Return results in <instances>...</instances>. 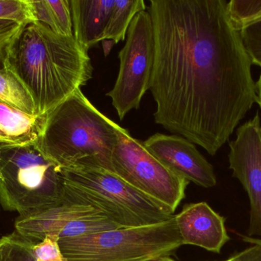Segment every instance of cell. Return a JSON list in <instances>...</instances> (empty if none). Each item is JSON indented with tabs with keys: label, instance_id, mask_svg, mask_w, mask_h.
I'll use <instances>...</instances> for the list:
<instances>
[{
	"label": "cell",
	"instance_id": "1",
	"mask_svg": "<svg viewBox=\"0 0 261 261\" xmlns=\"http://www.w3.org/2000/svg\"><path fill=\"white\" fill-rule=\"evenodd\" d=\"M156 124L215 156L257 104L251 59L225 0H150Z\"/></svg>",
	"mask_w": 261,
	"mask_h": 261
},
{
	"label": "cell",
	"instance_id": "2",
	"mask_svg": "<svg viewBox=\"0 0 261 261\" xmlns=\"http://www.w3.org/2000/svg\"><path fill=\"white\" fill-rule=\"evenodd\" d=\"M30 93L37 115L47 114L93 77L88 51L73 36L55 33L35 21L14 41L7 66Z\"/></svg>",
	"mask_w": 261,
	"mask_h": 261
},
{
	"label": "cell",
	"instance_id": "3",
	"mask_svg": "<svg viewBox=\"0 0 261 261\" xmlns=\"http://www.w3.org/2000/svg\"><path fill=\"white\" fill-rule=\"evenodd\" d=\"M119 127L79 89L47 113L35 145L60 170L92 167L113 172Z\"/></svg>",
	"mask_w": 261,
	"mask_h": 261
},
{
	"label": "cell",
	"instance_id": "4",
	"mask_svg": "<svg viewBox=\"0 0 261 261\" xmlns=\"http://www.w3.org/2000/svg\"><path fill=\"white\" fill-rule=\"evenodd\" d=\"M60 173L65 197L101 210L121 228L154 225L174 217L168 207L135 189L110 170L76 167Z\"/></svg>",
	"mask_w": 261,
	"mask_h": 261
},
{
	"label": "cell",
	"instance_id": "5",
	"mask_svg": "<svg viewBox=\"0 0 261 261\" xmlns=\"http://www.w3.org/2000/svg\"><path fill=\"white\" fill-rule=\"evenodd\" d=\"M62 201L60 170L35 144L0 146V203L5 210L32 216Z\"/></svg>",
	"mask_w": 261,
	"mask_h": 261
},
{
	"label": "cell",
	"instance_id": "6",
	"mask_svg": "<svg viewBox=\"0 0 261 261\" xmlns=\"http://www.w3.org/2000/svg\"><path fill=\"white\" fill-rule=\"evenodd\" d=\"M64 261H147L182 245L174 217L144 226L119 228L58 240Z\"/></svg>",
	"mask_w": 261,
	"mask_h": 261
},
{
	"label": "cell",
	"instance_id": "7",
	"mask_svg": "<svg viewBox=\"0 0 261 261\" xmlns=\"http://www.w3.org/2000/svg\"><path fill=\"white\" fill-rule=\"evenodd\" d=\"M113 173L135 189L168 207L173 212L185 198L190 182L172 171L142 142L119 126L112 156Z\"/></svg>",
	"mask_w": 261,
	"mask_h": 261
},
{
	"label": "cell",
	"instance_id": "8",
	"mask_svg": "<svg viewBox=\"0 0 261 261\" xmlns=\"http://www.w3.org/2000/svg\"><path fill=\"white\" fill-rule=\"evenodd\" d=\"M125 46L119 52V75L107 93L121 121L132 110H138L150 88L154 61V38L151 17L142 11L135 15Z\"/></svg>",
	"mask_w": 261,
	"mask_h": 261
},
{
	"label": "cell",
	"instance_id": "9",
	"mask_svg": "<svg viewBox=\"0 0 261 261\" xmlns=\"http://www.w3.org/2000/svg\"><path fill=\"white\" fill-rule=\"evenodd\" d=\"M230 169L240 181L250 201L248 236L261 239V117H254L241 125L236 137L229 142Z\"/></svg>",
	"mask_w": 261,
	"mask_h": 261
},
{
	"label": "cell",
	"instance_id": "10",
	"mask_svg": "<svg viewBox=\"0 0 261 261\" xmlns=\"http://www.w3.org/2000/svg\"><path fill=\"white\" fill-rule=\"evenodd\" d=\"M143 144L164 165L189 182L203 188L216 186L217 179L213 165L186 138L155 133Z\"/></svg>",
	"mask_w": 261,
	"mask_h": 261
},
{
	"label": "cell",
	"instance_id": "11",
	"mask_svg": "<svg viewBox=\"0 0 261 261\" xmlns=\"http://www.w3.org/2000/svg\"><path fill=\"white\" fill-rule=\"evenodd\" d=\"M174 219L182 245H195L219 254L229 241L225 218L206 202L186 205Z\"/></svg>",
	"mask_w": 261,
	"mask_h": 261
},
{
	"label": "cell",
	"instance_id": "12",
	"mask_svg": "<svg viewBox=\"0 0 261 261\" xmlns=\"http://www.w3.org/2000/svg\"><path fill=\"white\" fill-rule=\"evenodd\" d=\"M107 216L101 210L75 202L63 195L61 203L37 214L18 216L15 220V232L33 244L47 236H56L68 222L81 218Z\"/></svg>",
	"mask_w": 261,
	"mask_h": 261
},
{
	"label": "cell",
	"instance_id": "13",
	"mask_svg": "<svg viewBox=\"0 0 261 261\" xmlns=\"http://www.w3.org/2000/svg\"><path fill=\"white\" fill-rule=\"evenodd\" d=\"M115 0H70L73 37L87 51L102 41Z\"/></svg>",
	"mask_w": 261,
	"mask_h": 261
},
{
	"label": "cell",
	"instance_id": "14",
	"mask_svg": "<svg viewBox=\"0 0 261 261\" xmlns=\"http://www.w3.org/2000/svg\"><path fill=\"white\" fill-rule=\"evenodd\" d=\"M47 114L32 115L0 101V146L35 144Z\"/></svg>",
	"mask_w": 261,
	"mask_h": 261
},
{
	"label": "cell",
	"instance_id": "15",
	"mask_svg": "<svg viewBox=\"0 0 261 261\" xmlns=\"http://www.w3.org/2000/svg\"><path fill=\"white\" fill-rule=\"evenodd\" d=\"M28 3L34 21L43 25L58 35L73 36L69 0H28Z\"/></svg>",
	"mask_w": 261,
	"mask_h": 261
},
{
	"label": "cell",
	"instance_id": "16",
	"mask_svg": "<svg viewBox=\"0 0 261 261\" xmlns=\"http://www.w3.org/2000/svg\"><path fill=\"white\" fill-rule=\"evenodd\" d=\"M145 9L144 0H115L102 41L112 40L115 44L124 41L132 20Z\"/></svg>",
	"mask_w": 261,
	"mask_h": 261
},
{
	"label": "cell",
	"instance_id": "17",
	"mask_svg": "<svg viewBox=\"0 0 261 261\" xmlns=\"http://www.w3.org/2000/svg\"><path fill=\"white\" fill-rule=\"evenodd\" d=\"M0 101L24 113L37 115L30 93L18 77L7 67L0 70Z\"/></svg>",
	"mask_w": 261,
	"mask_h": 261
},
{
	"label": "cell",
	"instance_id": "18",
	"mask_svg": "<svg viewBox=\"0 0 261 261\" xmlns=\"http://www.w3.org/2000/svg\"><path fill=\"white\" fill-rule=\"evenodd\" d=\"M121 228L108 216H99L81 218L66 224L57 234L58 240L82 237Z\"/></svg>",
	"mask_w": 261,
	"mask_h": 261
},
{
	"label": "cell",
	"instance_id": "19",
	"mask_svg": "<svg viewBox=\"0 0 261 261\" xmlns=\"http://www.w3.org/2000/svg\"><path fill=\"white\" fill-rule=\"evenodd\" d=\"M228 14L233 27L240 32L261 20V0H231L228 2Z\"/></svg>",
	"mask_w": 261,
	"mask_h": 261
},
{
	"label": "cell",
	"instance_id": "20",
	"mask_svg": "<svg viewBox=\"0 0 261 261\" xmlns=\"http://www.w3.org/2000/svg\"><path fill=\"white\" fill-rule=\"evenodd\" d=\"M33 245L15 231L5 236L0 239V261H36Z\"/></svg>",
	"mask_w": 261,
	"mask_h": 261
},
{
	"label": "cell",
	"instance_id": "21",
	"mask_svg": "<svg viewBox=\"0 0 261 261\" xmlns=\"http://www.w3.org/2000/svg\"><path fill=\"white\" fill-rule=\"evenodd\" d=\"M240 34L251 63L261 67V20L248 25Z\"/></svg>",
	"mask_w": 261,
	"mask_h": 261
},
{
	"label": "cell",
	"instance_id": "22",
	"mask_svg": "<svg viewBox=\"0 0 261 261\" xmlns=\"http://www.w3.org/2000/svg\"><path fill=\"white\" fill-rule=\"evenodd\" d=\"M24 26L12 20H0V70L7 66L9 50Z\"/></svg>",
	"mask_w": 261,
	"mask_h": 261
},
{
	"label": "cell",
	"instance_id": "23",
	"mask_svg": "<svg viewBox=\"0 0 261 261\" xmlns=\"http://www.w3.org/2000/svg\"><path fill=\"white\" fill-rule=\"evenodd\" d=\"M0 20H12L24 25L34 21L28 0H0Z\"/></svg>",
	"mask_w": 261,
	"mask_h": 261
},
{
	"label": "cell",
	"instance_id": "24",
	"mask_svg": "<svg viewBox=\"0 0 261 261\" xmlns=\"http://www.w3.org/2000/svg\"><path fill=\"white\" fill-rule=\"evenodd\" d=\"M32 250L36 261H64L56 236H47L33 245Z\"/></svg>",
	"mask_w": 261,
	"mask_h": 261
},
{
	"label": "cell",
	"instance_id": "25",
	"mask_svg": "<svg viewBox=\"0 0 261 261\" xmlns=\"http://www.w3.org/2000/svg\"><path fill=\"white\" fill-rule=\"evenodd\" d=\"M232 257L236 261H261V246L253 245Z\"/></svg>",
	"mask_w": 261,
	"mask_h": 261
},
{
	"label": "cell",
	"instance_id": "26",
	"mask_svg": "<svg viewBox=\"0 0 261 261\" xmlns=\"http://www.w3.org/2000/svg\"><path fill=\"white\" fill-rule=\"evenodd\" d=\"M102 41L103 42L102 43V46H103L104 54H105L106 56H107L111 51L112 48L114 45L115 42L112 40H103Z\"/></svg>",
	"mask_w": 261,
	"mask_h": 261
},
{
	"label": "cell",
	"instance_id": "27",
	"mask_svg": "<svg viewBox=\"0 0 261 261\" xmlns=\"http://www.w3.org/2000/svg\"><path fill=\"white\" fill-rule=\"evenodd\" d=\"M242 241L247 243L251 244V245H257L261 246V239H255V238L248 237V235H241Z\"/></svg>",
	"mask_w": 261,
	"mask_h": 261
},
{
	"label": "cell",
	"instance_id": "28",
	"mask_svg": "<svg viewBox=\"0 0 261 261\" xmlns=\"http://www.w3.org/2000/svg\"><path fill=\"white\" fill-rule=\"evenodd\" d=\"M256 87H257V104L261 110V72L258 81L256 82Z\"/></svg>",
	"mask_w": 261,
	"mask_h": 261
},
{
	"label": "cell",
	"instance_id": "29",
	"mask_svg": "<svg viewBox=\"0 0 261 261\" xmlns=\"http://www.w3.org/2000/svg\"><path fill=\"white\" fill-rule=\"evenodd\" d=\"M147 261H175L169 256H163V257H156V258L151 259Z\"/></svg>",
	"mask_w": 261,
	"mask_h": 261
},
{
	"label": "cell",
	"instance_id": "30",
	"mask_svg": "<svg viewBox=\"0 0 261 261\" xmlns=\"http://www.w3.org/2000/svg\"><path fill=\"white\" fill-rule=\"evenodd\" d=\"M223 261H236L234 260V259H233V257H230L229 259H228V260H223Z\"/></svg>",
	"mask_w": 261,
	"mask_h": 261
}]
</instances>
